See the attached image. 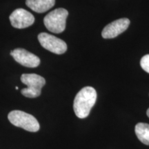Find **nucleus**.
<instances>
[{
	"label": "nucleus",
	"mask_w": 149,
	"mask_h": 149,
	"mask_svg": "<svg viewBox=\"0 0 149 149\" xmlns=\"http://www.w3.org/2000/svg\"><path fill=\"white\" fill-rule=\"evenodd\" d=\"M97 100L95 89L91 86L83 88L76 95L74 100L73 109L76 116L80 119L88 116L91 110L95 105Z\"/></svg>",
	"instance_id": "1"
},
{
	"label": "nucleus",
	"mask_w": 149,
	"mask_h": 149,
	"mask_svg": "<svg viewBox=\"0 0 149 149\" xmlns=\"http://www.w3.org/2000/svg\"><path fill=\"white\" fill-rule=\"evenodd\" d=\"M146 114H147V116L149 117V109L147 110V112H146Z\"/></svg>",
	"instance_id": "12"
},
{
	"label": "nucleus",
	"mask_w": 149,
	"mask_h": 149,
	"mask_svg": "<svg viewBox=\"0 0 149 149\" xmlns=\"http://www.w3.org/2000/svg\"><path fill=\"white\" fill-rule=\"evenodd\" d=\"M140 65L142 69L149 73V55H144L141 59Z\"/></svg>",
	"instance_id": "11"
},
{
	"label": "nucleus",
	"mask_w": 149,
	"mask_h": 149,
	"mask_svg": "<svg viewBox=\"0 0 149 149\" xmlns=\"http://www.w3.org/2000/svg\"><path fill=\"white\" fill-rule=\"evenodd\" d=\"M55 0H26V4L31 10L38 13H42L53 8Z\"/></svg>",
	"instance_id": "9"
},
{
	"label": "nucleus",
	"mask_w": 149,
	"mask_h": 149,
	"mask_svg": "<svg viewBox=\"0 0 149 149\" xmlns=\"http://www.w3.org/2000/svg\"><path fill=\"white\" fill-rule=\"evenodd\" d=\"M10 23L16 29H25L33 24L35 17L31 13L23 8L15 10L9 17Z\"/></svg>",
	"instance_id": "6"
},
{
	"label": "nucleus",
	"mask_w": 149,
	"mask_h": 149,
	"mask_svg": "<svg viewBox=\"0 0 149 149\" xmlns=\"http://www.w3.org/2000/svg\"><path fill=\"white\" fill-rule=\"evenodd\" d=\"M130 25V20L127 18H122L115 20L104 27L102 36L104 39L115 38L124 33Z\"/></svg>",
	"instance_id": "8"
},
{
	"label": "nucleus",
	"mask_w": 149,
	"mask_h": 149,
	"mask_svg": "<svg viewBox=\"0 0 149 149\" xmlns=\"http://www.w3.org/2000/svg\"><path fill=\"white\" fill-rule=\"evenodd\" d=\"M37 38L42 47L51 53L61 55L67 51L66 42L53 35L42 33L38 35Z\"/></svg>",
	"instance_id": "5"
},
{
	"label": "nucleus",
	"mask_w": 149,
	"mask_h": 149,
	"mask_svg": "<svg viewBox=\"0 0 149 149\" xmlns=\"http://www.w3.org/2000/svg\"><path fill=\"white\" fill-rule=\"evenodd\" d=\"M68 12L59 8L50 12L44 19V23L48 31L54 33H61L66 29V18Z\"/></svg>",
	"instance_id": "3"
},
{
	"label": "nucleus",
	"mask_w": 149,
	"mask_h": 149,
	"mask_svg": "<svg viewBox=\"0 0 149 149\" xmlns=\"http://www.w3.org/2000/svg\"><path fill=\"white\" fill-rule=\"evenodd\" d=\"M22 82L27 86L21 91L24 96L29 98L39 97L42 93V88L46 84V80L42 76L37 74H23L21 76Z\"/></svg>",
	"instance_id": "4"
},
{
	"label": "nucleus",
	"mask_w": 149,
	"mask_h": 149,
	"mask_svg": "<svg viewBox=\"0 0 149 149\" xmlns=\"http://www.w3.org/2000/svg\"><path fill=\"white\" fill-rule=\"evenodd\" d=\"M9 122L17 127H19L29 132H37L40 130L38 121L32 115L22 111H11L8 115Z\"/></svg>",
	"instance_id": "2"
},
{
	"label": "nucleus",
	"mask_w": 149,
	"mask_h": 149,
	"mask_svg": "<svg viewBox=\"0 0 149 149\" xmlns=\"http://www.w3.org/2000/svg\"><path fill=\"white\" fill-rule=\"evenodd\" d=\"M135 134L137 138L143 144L149 146V124L138 123L135 126Z\"/></svg>",
	"instance_id": "10"
},
{
	"label": "nucleus",
	"mask_w": 149,
	"mask_h": 149,
	"mask_svg": "<svg viewBox=\"0 0 149 149\" xmlns=\"http://www.w3.org/2000/svg\"><path fill=\"white\" fill-rule=\"evenodd\" d=\"M15 89H16V90H18L19 88H18V87H15Z\"/></svg>",
	"instance_id": "13"
},
{
	"label": "nucleus",
	"mask_w": 149,
	"mask_h": 149,
	"mask_svg": "<svg viewBox=\"0 0 149 149\" xmlns=\"http://www.w3.org/2000/svg\"><path fill=\"white\" fill-rule=\"evenodd\" d=\"M10 55L19 64L29 68H36L40 64V59L37 56L23 48L13 50L10 52Z\"/></svg>",
	"instance_id": "7"
}]
</instances>
